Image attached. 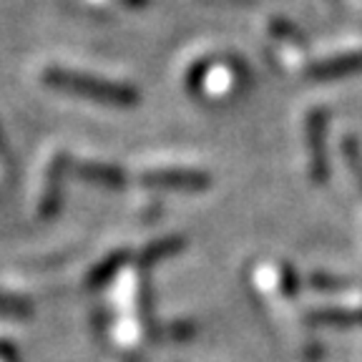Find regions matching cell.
<instances>
[{
    "mask_svg": "<svg viewBox=\"0 0 362 362\" xmlns=\"http://www.w3.org/2000/svg\"><path fill=\"white\" fill-rule=\"evenodd\" d=\"M43 83L51 88L66 90L74 96L93 98L98 103H108V106H136L139 93L126 83H113V81L98 78V76L81 74L74 68H45L43 71Z\"/></svg>",
    "mask_w": 362,
    "mask_h": 362,
    "instance_id": "obj_1",
    "label": "cell"
},
{
    "mask_svg": "<svg viewBox=\"0 0 362 362\" xmlns=\"http://www.w3.org/2000/svg\"><path fill=\"white\" fill-rule=\"evenodd\" d=\"M307 156H310V176L315 184H325L329 176L327 164V111L315 108L305 121Z\"/></svg>",
    "mask_w": 362,
    "mask_h": 362,
    "instance_id": "obj_2",
    "label": "cell"
},
{
    "mask_svg": "<svg viewBox=\"0 0 362 362\" xmlns=\"http://www.w3.org/2000/svg\"><path fill=\"white\" fill-rule=\"evenodd\" d=\"M146 187L158 189H179V192H202L209 187V176L194 169H153L141 176Z\"/></svg>",
    "mask_w": 362,
    "mask_h": 362,
    "instance_id": "obj_3",
    "label": "cell"
},
{
    "mask_svg": "<svg viewBox=\"0 0 362 362\" xmlns=\"http://www.w3.org/2000/svg\"><path fill=\"white\" fill-rule=\"evenodd\" d=\"M362 71V51L347 53V56H334L329 61H320L310 68V76L315 81H332L339 76H350Z\"/></svg>",
    "mask_w": 362,
    "mask_h": 362,
    "instance_id": "obj_4",
    "label": "cell"
},
{
    "mask_svg": "<svg viewBox=\"0 0 362 362\" xmlns=\"http://www.w3.org/2000/svg\"><path fill=\"white\" fill-rule=\"evenodd\" d=\"M76 174L81 179L90 181V184H96V187H106V189H124L126 187V174L119 169V166H111V164H78L76 166Z\"/></svg>",
    "mask_w": 362,
    "mask_h": 362,
    "instance_id": "obj_5",
    "label": "cell"
},
{
    "mask_svg": "<svg viewBox=\"0 0 362 362\" xmlns=\"http://www.w3.org/2000/svg\"><path fill=\"white\" fill-rule=\"evenodd\" d=\"M61 171H63V158H56L48 169V184H45V192L40 197V214L53 216L58 209V202H61Z\"/></svg>",
    "mask_w": 362,
    "mask_h": 362,
    "instance_id": "obj_6",
    "label": "cell"
},
{
    "mask_svg": "<svg viewBox=\"0 0 362 362\" xmlns=\"http://www.w3.org/2000/svg\"><path fill=\"white\" fill-rule=\"evenodd\" d=\"M307 322L327 325V327H352V325H362V310H317L307 315Z\"/></svg>",
    "mask_w": 362,
    "mask_h": 362,
    "instance_id": "obj_7",
    "label": "cell"
},
{
    "mask_svg": "<svg viewBox=\"0 0 362 362\" xmlns=\"http://www.w3.org/2000/svg\"><path fill=\"white\" fill-rule=\"evenodd\" d=\"M187 247V242L181 237H169V239H158V242L148 244L146 249L141 252V267H151L156 262L166 259V257L179 255L181 249Z\"/></svg>",
    "mask_w": 362,
    "mask_h": 362,
    "instance_id": "obj_8",
    "label": "cell"
},
{
    "mask_svg": "<svg viewBox=\"0 0 362 362\" xmlns=\"http://www.w3.org/2000/svg\"><path fill=\"white\" fill-rule=\"evenodd\" d=\"M342 156L347 158V169H350L355 184L362 189V146L357 144L355 136H347L342 141Z\"/></svg>",
    "mask_w": 362,
    "mask_h": 362,
    "instance_id": "obj_9",
    "label": "cell"
},
{
    "mask_svg": "<svg viewBox=\"0 0 362 362\" xmlns=\"http://www.w3.org/2000/svg\"><path fill=\"white\" fill-rule=\"evenodd\" d=\"M124 259H126V252H116V255H113V257H108V259L103 262V264L98 267V269L93 272V274H90V284L96 287V284L106 282V279L111 277L113 272H116L121 264H124Z\"/></svg>",
    "mask_w": 362,
    "mask_h": 362,
    "instance_id": "obj_10",
    "label": "cell"
},
{
    "mask_svg": "<svg viewBox=\"0 0 362 362\" xmlns=\"http://www.w3.org/2000/svg\"><path fill=\"white\" fill-rule=\"evenodd\" d=\"M0 312H8V315H25L30 312L28 302L11 297V294H0Z\"/></svg>",
    "mask_w": 362,
    "mask_h": 362,
    "instance_id": "obj_11",
    "label": "cell"
},
{
    "mask_svg": "<svg viewBox=\"0 0 362 362\" xmlns=\"http://www.w3.org/2000/svg\"><path fill=\"white\" fill-rule=\"evenodd\" d=\"M312 287L325 289V292H339V289L347 287V282L337 277H327V274H315V277H312Z\"/></svg>",
    "mask_w": 362,
    "mask_h": 362,
    "instance_id": "obj_12",
    "label": "cell"
},
{
    "mask_svg": "<svg viewBox=\"0 0 362 362\" xmlns=\"http://www.w3.org/2000/svg\"><path fill=\"white\" fill-rule=\"evenodd\" d=\"M279 289H282L284 294H289V297L300 289V282H297V274H294L292 267H282V269H279Z\"/></svg>",
    "mask_w": 362,
    "mask_h": 362,
    "instance_id": "obj_13",
    "label": "cell"
},
{
    "mask_svg": "<svg viewBox=\"0 0 362 362\" xmlns=\"http://www.w3.org/2000/svg\"><path fill=\"white\" fill-rule=\"evenodd\" d=\"M169 332H171V337H176V339H187L197 334V327H194L192 322H179V325H174Z\"/></svg>",
    "mask_w": 362,
    "mask_h": 362,
    "instance_id": "obj_14",
    "label": "cell"
},
{
    "mask_svg": "<svg viewBox=\"0 0 362 362\" xmlns=\"http://www.w3.org/2000/svg\"><path fill=\"white\" fill-rule=\"evenodd\" d=\"M126 362H139V360H134V357H129V360H126Z\"/></svg>",
    "mask_w": 362,
    "mask_h": 362,
    "instance_id": "obj_15",
    "label": "cell"
}]
</instances>
